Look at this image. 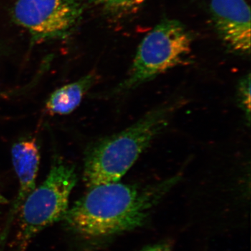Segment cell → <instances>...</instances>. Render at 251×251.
<instances>
[{
	"label": "cell",
	"mask_w": 251,
	"mask_h": 251,
	"mask_svg": "<svg viewBox=\"0 0 251 251\" xmlns=\"http://www.w3.org/2000/svg\"><path fill=\"white\" fill-rule=\"evenodd\" d=\"M181 179L179 175L142 186L117 182L98 185L68 209V226L88 238L108 237L140 227L151 209Z\"/></svg>",
	"instance_id": "cell-1"
},
{
	"label": "cell",
	"mask_w": 251,
	"mask_h": 251,
	"mask_svg": "<svg viewBox=\"0 0 251 251\" xmlns=\"http://www.w3.org/2000/svg\"><path fill=\"white\" fill-rule=\"evenodd\" d=\"M183 100L157 107L120 133L100 140L86 156L83 179L89 188L117 182L169 123Z\"/></svg>",
	"instance_id": "cell-2"
},
{
	"label": "cell",
	"mask_w": 251,
	"mask_h": 251,
	"mask_svg": "<svg viewBox=\"0 0 251 251\" xmlns=\"http://www.w3.org/2000/svg\"><path fill=\"white\" fill-rule=\"evenodd\" d=\"M77 181L75 167L62 158L55 159L45 181L33 190L18 211L15 251H25L36 234L64 219Z\"/></svg>",
	"instance_id": "cell-3"
},
{
	"label": "cell",
	"mask_w": 251,
	"mask_h": 251,
	"mask_svg": "<svg viewBox=\"0 0 251 251\" xmlns=\"http://www.w3.org/2000/svg\"><path fill=\"white\" fill-rule=\"evenodd\" d=\"M192 43V36L184 25L175 19L163 20L142 40L128 75L115 92H128L185 64Z\"/></svg>",
	"instance_id": "cell-4"
},
{
	"label": "cell",
	"mask_w": 251,
	"mask_h": 251,
	"mask_svg": "<svg viewBox=\"0 0 251 251\" xmlns=\"http://www.w3.org/2000/svg\"><path fill=\"white\" fill-rule=\"evenodd\" d=\"M83 12L80 0H18L14 18L33 42L43 43L72 35Z\"/></svg>",
	"instance_id": "cell-5"
},
{
	"label": "cell",
	"mask_w": 251,
	"mask_h": 251,
	"mask_svg": "<svg viewBox=\"0 0 251 251\" xmlns=\"http://www.w3.org/2000/svg\"><path fill=\"white\" fill-rule=\"evenodd\" d=\"M213 21L218 34L231 50L251 53V9L246 0H212Z\"/></svg>",
	"instance_id": "cell-6"
},
{
	"label": "cell",
	"mask_w": 251,
	"mask_h": 251,
	"mask_svg": "<svg viewBox=\"0 0 251 251\" xmlns=\"http://www.w3.org/2000/svg\"><path fill=\"white\" fill-rule=\"evenodd\" d=\"M11 158L19 182L18 197L11 213L13 216L18 212L25 200L36 188L40 163V154L36 140H23L15 143L11 149Z\"/></svg>",
	"instance_id": "cell-7"
},
{
	"label": "cell",
	"mask_w": 251,
	"mask_h": 251,
	"mask_svg": "<svg viewBox=\"0 0 251 251\" xmlns=\"http://www.w3.org/2000/svg\"><path fill=\"white\" fill-rule=\"evenodd\" d=\"M97 73L87 74L75 82L67 84L51 94L46 103V110L52 115L72 113L80 105L89 90L98 80Z\"/></svg>",
	"instance_id": "cell-8"
},
{
	"label": "cell",
	"mask_w": 251,
	"mask_h": 251,
	"mask_svg": "<svg viewBox=\"0 0 251 251\" xmlns=\"http://www.w3.org/2000/svg\"><path fill=\"white\" fill-rule=\"evenodd\" d=\"M104 9L114 15L132 14L139 9L145 0H97Z\"/></svg>",
	"instance_id": "cell-9"
},
{
	"label": "cell",
	"mask_w": 251,
	"mask_h": 251,
	"mask_svg": "<svg viewBox=\"0 0 251 251\" xmlns=\"http://www.w3.org/2000/svg\"><path fill=\"white\" fill-rule=\"evenodd\" d=\"M239 100L241 106L248 115V118L250 117L251 111V76L250 74L244 77L239 83Z\"/></svg>",
	"instance_id": "cell-10"
},
{
	"label": "cell",
	"mask_w": 251,
	"mask_h": 251,
	"mask_svg": "<svg viewBox=\"0 0 251 251\" xmlns=\"http://www.w3.org/2000/svg\"><path fill=\"white\" fill-rule=\"evenodd\" d=\"M140 251H170L169 247L167 245H156L146 248Z\"/></svg>",
	"instance_id": "cell-11"
}]
</instances>
